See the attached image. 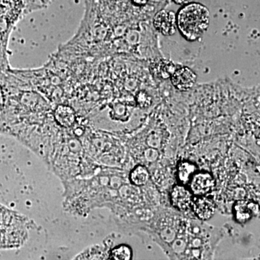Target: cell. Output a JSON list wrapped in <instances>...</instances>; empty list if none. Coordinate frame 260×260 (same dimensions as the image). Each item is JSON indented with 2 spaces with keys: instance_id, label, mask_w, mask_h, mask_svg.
Segmentation results:
<instances>
[{
  "instance_id": "cell-1",
  "label": "cell",
  "mask_w": 260,
  "mask_h": 260,
  "mask_svg": "<svg viewBox=\"0 0 260 260\" xmlns=\"http://www.w3.org/2000/svg\"><path fill=\"white\" fill-rule=\"evenodd\" d=\"M209 10L201 3L184 5L177 15V29L186 41L195 42L204 35L210 26Z\"/></svg>"
},
{
  "instance_id": "cell-2",
  "label": "cell",
  "mask_w": 260,
  "mask_h": 260,
  "mask_svg": "<svg viewBox=\"0 0 260 260\" xmlns=\"http://www.w3.org/2000/svg\"><path fill=\"white\" fill-rule=\"evenodd\" d=\"M53 119L58 126L64 129H71L77 126L78 114L73 106L68 103L59 102L54 107Z\"/></svg>"
},
{
  "instance_id": "cell-3",
  "label": "cell",
  "mask_w": 260,
  "mask_h": 260,
  "mask_svg": "<svg viewBox=\"0 0 260 260\" xmlns=\"http://www.w3.org/2000/svg\"><path fill=\"white\" fill-rule=\"evenodd\" d=\"M153 26L165 37H171L177 31V15L174 11L161 10L153 17Z\"/></svg>"
},
{
  "instance_id": "cell-4",
  "label": "cell",
  "mask_w": 260,
  "mask_h": 260,
  "mask_svg": "<svg viewBox=\"0 0 260 260\" xmlns=\"http://www.w3.org/2000/svg\"><path fill=\"white\" fill-rule=\"evenodd\" d=\"M198 80V75L188 67H182L174 71L171 80L173 86L181 92L188 91L194 87Z\"/></svg>"
},
{
  "instance_id": "cell-5",
  "label": "cell",
  "mask_w": 260,
  "mask_h": 260,
  "mask_svg": "<svg viewBox=\"0 0 260 260\" xmlns=\"http://www.w3.org/2000/svg\"><path fill=\"white\" fill-rule=\"evenodd\" d=\"M190 181L191 191L194 194L200 196L210 192L215 186V180L209 173H198L195 174Z\"/></svg>"
},
{
  "instance_id": "cell-6",
  "label": "cell",
  "mask_w": 260,
  "mask_h": 260,
  "mask_svg": "<svg viewBox=\"0 0 260 260\" xmlns=\"http://www.w3.org/2000/svg\"><path fill=\"white\" fill-rule=\"evenodd\" d=\"M171 202L174 208L181 211H186L192 203V194L184 186H174L171 192Z\"/></svg>"
},
{
  "instance_id": "cell-7",
  "label": "cell",
  "mask_w": 260,
  "mask_h": 260,
  "mask_svg": "<svg viewBox=\"0 0 260 260\" xmlns=\"http://www.w3.org/2000/svg\"><path fill=\"white\" fill-rule=\"evenodd\" d=\"M256 205L247 200H239L234 205V215L239 223H245L252 218L255 213Z\"/></svg>"
},
{
  "instance_id": "cell-8",
  "label": "cell",
  "mask_w": 260,
  "mask_h": 260,
  "mask_svg": "<svg viewBox=\"0 0 260 260\" xmlns=\"http://www.w3.org/2000/svg\"><path fill=\"white\" fill-rule=\"evenodd\" d=\"M193 208L198 218L206 220L213 217L215 213V205L213 200L201 196L195 200Z\"/></svg>"
},
{
  "instance_id": "cell-9",
  "label": "cell",
  "mask_w": 260,
  "mask_h": 260,
  "mask_svg": "<svg viewBox=\"0 0 260 260\" xmlns=\"http://www.w3.org/2000/svg\"><path fill=\"white\" fill-rule=\"evenodd\" d=\"M153 75L158 76L161 79H168L171 78L173 73H174L177 68L172 61L167 60V59H160V60L154 62L152 64Z\"/></svg>"
},
{
  "instance_id": "cell-10",
  "label": "cell",
  "mask_w": 260,
  "mask_h": 260,
  "mask_svg": "<svg viewBox=\"0 0 260 260\" xmlns=\"http://www.w3.org/2000/svg\"><path fill=\"white\" fill-rule=\"evenodd\" d=\"M196 172L194 164L189 161H181L178 167V179L181 184H186L190 181L191 176Z\"/></svg>"
},
{
  "instance_id": "cell-11",
  "label": "cell",
  "mask_w": 260,
  "mask_h": 260,
  "mask_svg": "<svg viewBox=\"0 0 260 260\" xmlns=\"http://www.w3.org/2000/svg\"><path fill=\"white\" fill-rule=\"evenodd\" d=\"M129 179L135 186L145 185L149 179L148 169L143 166H138L130 173Z\"/></svg>"
},
{
  "instance_id": "cell-12",
  "label": "cell",
  "mask_w": 260,
  "mask_h": 260,
  "mask_svg": "<svg viewBox=\"0 0 260 260\" xmlns=\"http://www.w3.org/2000/svg\"><path fill=\"white\" fill-rule=\"evenodd\" d=\"M133 251L129 246L121 244L116 246L111 251L109 259L114 260H129L132 259Z\"/></svg>"
},
{
  "instance_id": "cell-13",
  "label": "cell",
  "mask_w": 260,
  "mask_h": 260,
  "mask_svg": "<svg viewBox=\"0 0 260 260\" xmlns=\"http://www.w3.org/2000/svg\"><path fill=\"white\" fill-rule=\"evenodd\" d=\"M137 104L141 108H147L151 104V99L145 91H140L135 97Z\"/></svg>"
},
{
  "instance_id": "cell-14",
  "label": "cell",
  "mask_w": 260,
  "mask_h": 260,
  "mask_svg": "<svg viewBox=\"0 0 260 260\" xmlns=\"http://www.w3.org/2000/svg\"><path fill=\"white\" fill-rule=\"evenodd\" d=\"M175 4L184 6V5L189 4V3H193L194 0H172Z\"/></svg>"
}]
</instances>
